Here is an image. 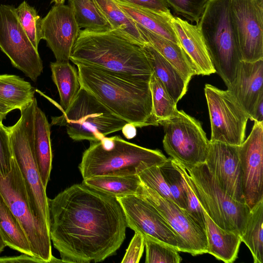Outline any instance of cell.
I'll return each instance as SVG.
<instances>
[{"instance_id": "35", "label": "cell", "mask_w": 263, "mask_h": 263, "mask_svg": "<svg viewBox=\"0 0 263 263\" xmlns=\"http://www.w3.org/2000/svg\"><path fill=\"white\" fill-rule=\"evenodd\" d=\"M159 167L174 202L180 208L186 210V200L183 178L173 159L167 158Z\"/></svg>"}, {"instance_id": "2", "label": "cell", "mask_w": 263, "mask_h": 263, "mask_svg": "<svg viewBox=\"0 0 263 263\" xmlns=\"http://www.w3.org/2000/svg\"><path fill=\"white\" fill-rule=\"evenodd\" d=\"M81 86L116 116L136 127L158 126L149 82L126 79L96 66L74 63Z\"/></svg>"}, {"instance_id": "39", "label": "cell", "mask_w": 263, "mask_h": 263, "mask_svg": "<svg viewBox=\"0 0 263 263\" xmlns=\"http://www.w3.org/2000/svg\"><path fill=\"white\" fill-rule=\"evenodd\" d=\"M174 13L191 22L197 23L201 18L208 0H165Z\"/></svg>"}, {"instance_id": "27", "label": "cell", "mask_w": 263, "mask_h": 263, "mask_svg": "<svg viewBox=\"0 0 263 263\" xmlns=\"http://www.w3.org/2000/svg\"><path fill=\"white\" fill-rule=\"evenodd\" d=\"M53 82L60 99L61 111H65L72 102L81 87L78 69L69 62L50 63Z\"/></svg>"}, {"instance_id": "4", "label": "cell", "mask_w": 263, "mask_h": 263, "mask_svg": "<svg viewBox=\"0 0 263 263\" xmlns=\"http://www.w3.org/2000/svg\"><path fill=\"white\" fill-rule=\"evenodd\" d=\"M167 158L159 149L128 142L120 136L104 137L90 142L79 168L83 179L107 175L137 174L142 165L160 166Z\"/></svg>"}, {"instance_id": "18", "label": "cell", "mask_w": 263, "mask_h": 263, "mask_svg": "<svg viewBox=\"0 0 263 263\" xmlns=\"http://www.w3.org/2000/svg\"><path fill=\"white\" fill-rule=\"evenodd\" d=\"M205 163L210 174L226 193L236 201L245 203L238 146L209 140Z\"/></svg>"}, {"instance_id": "47", "label": "cell", "mask_w": 263, "mask_h": 263, "mask_svg": "<svg viewBox=\"0 0 263 263\" xmlns=\"http://www.w3.org/2000/svg\"><path fill=\"white\" fill-rule=\"evenodd\" d=\"M6 245L3 239L1 233L0 232V253L2 252L4 248L6 247Z\"/></svg>"}, {"instance_id": "3", "label": "cell", "mask_w": 263, "mask_h": 263, "mask_svg": "<svg viewBox=\"0 0 263 263\" xmlns=\"http://www.w3.org/2000/svg\"><path fill=\"white\" fill-rule=\"evenodd\" d=\"M70 60L96 66L136 81L149 82L153 72L143 49L112 29L81 30Z\"/></svg>"}, {"instance_id": "15", "label": "cell", "mask_w": 263, "mask_h": 263, "mask_svg": "<svg viewBox=\"0 0 263 263\" xmlns=\"http://www.w3.org/2000/svg\"><path fill=\"white\" fill-rule=\"evenodd\" d=\"M137 195L155 207L180 237L185 247L186 253L193 256L208 253L205 231L186 210L180 208L173 201L162 197L142 182Z\"/></svg>"}, {"instance_id": "20", "label": "cell", "mask_w": 263, "mask_h": 263, "mask_svg": "<svg viewBox=\"0 0 263 263\" xmlns=\"http://www.w3.org/2000/svg\"><path fill=\"white\" fill-rule=\"evenodd\" d=\"M171 24L180 45L195 67L197 75L216 72L209 51L197 25L173 16Z\"/></svg>"}, {"instance_id": "46", "label": "cell", "mask_w": 263, "mask_h": 263, "mask_svg": "<svg viewBox=\"0 0 263 263\" xmlns=\"http://www.w3.org/2000/svg\"><path fill=\"white\" fill-rule=\"evenodd\" d=\"M13 110L12 108L0 102V121H3L7 114Z\"/></svg>"}, {"instance_id": "40", "label": "cell", "mask_w": 263, "mask_h": 263, "mask_svg": "<svg viewBox=\"0 0 263 263\" xmlns=\"http://www.w3.org/2000/svg\"><path fill=\"white\" fill-rule=\"evenodd\" d=\"M12 159L9 129L0 121V174L2 176L10 172Z\"/></svg>"}, {"instance_id": "24", "label": "cell", "mask_w": 263, "mask_h": 263, "mask_svg": "<svg viewBox=\"0 0 263 263\" xmlns=\"http://www.w3.org/2000/svg\"><path fill=\"white\" fill-rule=\"evenodd\" d=\"M143 49L153 73L177 103L185 95L189 83L175 67L150 44L143 46Z\"/></svg>"}, {"instance_id": "42", "label": "cell", "mask_w": 263, "mask_h": 263, "mask_svg": "<svg viewBox=\"0 0 263 263\" xmlns=\"http://www.w3.org/2000/svg\"><path fill=\"white\" fill-rule=\"evenodd\" d=\"M121 1L156 12L171 13L165 0H120Z\"/></svg>"}, {"instance_id": "31", "label": "cell", "mask_w": 263, "mask_h": 263, "mask_svg": "<svg viewBox=\"0 0 263 263\" xmlns=\"http://www.w3.org/2000/svg\"><path fill=\"white\" fill-rule=\"evenodd\" d=\"M263 199L251 208L246 220L241 242L250 250L254 263L263 259Z\"/></svg>"}, {"instance_id": "14", "label": "cell", "mask_w": 263, "mask_h": 263, "mask_svg": "<svg viewBox=\"0 0 263 263\" xmlns=\"http://www.w3.org/2000/svg\"><path fill=\"white\" fill-rule=\"evenodd\" d=\"M230 9L241 61L263 59V0H231Z\"/></svg>"}, {"instance_id": "12", "label": "cell", "mask_w": 263, "mask_h": 263, "mask_svg": "<svg viewBox=\"0 0 263 263\" xmlns=\"http://www.w3.org/2000/svg\"><path fill=\"white\" fill-rule=\"evenodd\" d=\"M0 48L15 68L33 81L37 80L43 72L42 61L11 5H0Z\"/></svg>"}, {"instance_id": "48", "label": "cell", "mask_w": 263, "mask_h": 263, "mask_svg": "<svg viewBox=\"0 0 263 263\" xmlns=\"http://www.w3.org/2000/svg\"><path fill=\"white\" fill-rule=\"evenodd\" d=\"M55 5L64 4L65 0H53Z\"/></svg>"}, {"instance_id": "26", "label": "cell", "mask_w": 263, "mask_h": 263, "mask_svg": "<svg viewBox=\"0 0 263 263\" xmlns=\"http://www.w3.org/2000/svg\"><path fill=\"white\" fill-rule=\"evenodd\" d=\"M86 186L114 198L137 195L141 181L137 174L107 175L83 180Z\"/></svg>"}, {"instance_id": "41", "label": "cell", "mask_w": 263, "mask_h": 263, "mask_svg": "<svg viewBox=\"0 0 263 263\" xmlns=\"http://www.w3.org/2000/svg\"><path fill=\"white\" fill-rule=\"evenodd\" d=\"M144 247L145 243L143 236L140 234L135 232L121 262H139L142 256Z\"/></svg>"}, {"instance_id": "44", "label": "cell", "mask_w": 263, "mask_h": 263, "mask_svg": "<svg viewBox=\"0 0 263 263\" xmlns=\"http://www.w3.org/2000/svg\"><path fill=\"white\" fill-rule=\"evenodd\" d=\"M251 120L263 122V95L260 97L255 105Z\"/></svg>"}, {"instance_id": "17", "label": "cell", "mask_w": 263, "mask_h": 263, "mask_svg": "<svg viewBox=\"0 0 263 263\" xmlns=\"http://www.w3.org/2000/svg\"><path fill=\"white\" fill-rule=\"evenodd\" d=\"M80 30L71 7L64 4H55L42 19V39L58 62H69Z\"/></svg>"}, {"instance_id": "25", "label": "cell", "mask_w": 263, "mask_h": 263, "mask_svg": "<svg viewBox=\"0 0 263 263\" xmlns=\"http://www.w3.org/2000/svg\"><path fill=\"white\" fill-rule=\"evenodd\" d=\"M136 24L148 43L173 65L189 83L191 78L197 75V72L181 46Z\"/></svg>"}, {"instance_id": "9", "label": "cell", "mask_w": 263, "mask_h": 263, "mask_svg": "<svg viewBox=\"0 0 263 263\" xmlns=\"http://www.w3.org/2000/svg\"><path fill=\"white\" fill-rule=\"evenodd\" d=\"M0 194L24 231L33 256L45 263L51 262L49 227L32 213L25 183L13 158L9 173L5 176L0 174Z\"/></svg>"}, {"instance_id": "8", "label": "cell", "mask_w": 263, "mask_h": 263, "mask_svg": "<svg viewBox=\"0 0 263 263\" xmlns=\"http://www.w3.org/2000/svg\"><path fill=\"white\" fill-rule=\"evenodd\" d=\"M182 166L190 175L192 186L202 208L211 219L221 228L240 237L251 209L245 203L237 201L226 193L205 163Z\"/></svg>"}, {"instance_id": "16", "label": "cell", "mask_w": 263, "mask_h": 263, "mask_svg": "<svg viewBox=\"0 0 263 263\" xmlns=\"http://www.w3.org/2000/svg\"><path fill=\"white\" fill-rule=\"evenodd\" d=\"M238 155L245 202L251 209L263 199V122L254 121Z\"/></svg>"}, {"instance_id": "11", "label": "cell", "mask_w": 263, "mask_h": 263, "mask_svg": "<svg viewBox=\"0 0 263 263\" xmlns=\"http://www.w3.org/2000/svg\"><path fill=\"white\" fill-rule=\"evenodd\" d=\"M204 93L211 127L210 141L239 146L245 140L249 116L229 90L206 84Z\"/></svg>"}, {"instance_id": "23", "label": "cell", "mask_w": 263, "mask_h": 263, "mask_svg": "<svg viewBox=\"0 0 263 263\" xmlns=\"http://www.w3.org/2000/svg\"><path fill=\"white\" fill-rule=\"evenodd\" d=\"M115 1L121 9L136 24L159 36L180 45L171 24V18L173 16L171 13L156 12L120 0Z\"/></svg>"}, {"instance_id": "6", "label": "cell", "mask_w": 263, "mask_h": 263, "mask_svg": "<svg viewBox=\"0 0 263 263\" xmlns=\"http://www.w3.org/2000/svg\"><path fill=\"white\" fill-rule=\"evenodd\" d=\"M37 101L22 108L17 122L8 127L13 158L22 176L33 215L49 227L46 188L43 185L33 149V122Z\"/></svg>"}, {"instance_id": "19", "label": "cell", "mask_w": 263, "mask_h": 263, "mask_svg": "<svg viewBox=\"0 0 263 263\" xmlns=\"http://www.w3.org/2000/svg\"><path fill=\"white\" fill-rule=\"evenodd\" d=\"M263 59L254 62L241 61L230 88L237 102L251 120L254 108L263 95Z\"/></svg>"}, {"instance_id": "10", "label": "cell", "mask_w": 263, "mask_h": 263, "mask_svg": "<svg viewBox=\"0 0 263 263\" xmlns=\"http://www.w3.org/2000/svg\"><path fill=\"white\" fill-rule=\"evenodd\" d=\"M166 153L183 166L205 163L209 140L200 123L183 110L161 121Z\"/></svg>"}, {"instance_id": "7", "label": "cell", "mask_w": 263, "mask_h": 263, "mask_svg": "<svg viewBox=\"0 0 263 263\" xmlns=\"http://www.w3.org/2000/svg\"><path fill=\"white\" fill-rule=\"evenodd\" d=\"M62 112L61 116L52 118V124L65 126L74 141H98L121 130L127 123L82 86L69 106Z\"/></svg>"}, {"instance_id": "36", "label": "cell", "mask_w": 263, "mask_h": 263, "mask_svg": "<svg viewBox=\"0 0 263 263\" xmlns=\"http://www.w3.org/2000/svg\"><path fill=\"white\" fill-rule=\"evenodd\" d=\"M144 238L145 263H180L182 261L175 249L148 237Z\"/></svg>"}, {"instance_id": "21", "label": "cell", "mask_w": 263, "mask_h": 263, "mask_svg": "<svg viewBox=\"0 0 263 263\" xmlns=\"http://www.w3.org/2000/svg\"><path fill=\"white\" fill-rule=\"evenodd\" d=\"M33 149L43 184L46 188L52 161L50 125L45 113L38 106L34 117Z\"/></svg>"}, {"instance_id": "45", "label": "cell", "mask_w": 263, "mask_h": 263, "mask_svg": "<svg viewBox=\"0 0 263 263\" xmlns=\"http://www.w3.org/2000/svg\"><path fill=\"white\" fill-rule=\"evenodd\" d=\"M121 130L124 137L128 139H132L136 135V127L130 123H126Z\"/></svg>"}, {"instance_id": "29", "label": "cell", "mask_w": 263, "mask_h": 263, "mask_svg": "<svg viewBox=\"0 0 263 263\" xmlns=\"http://www.w3.org/2000/svg\"><path fill=\"white\" fill-rule=\"evenodd\" d=\"M94 1L113 29L142 46L148 44L136 23L121 9L115 0Z\"/></svg>"}, {"instance_id": "30", "label": "cell", "mask_w": 263, "mask_h": 263, "mask_svg": "<svg viewBox=\"0 0 263 263\" xmlns=\"http://www.w3.org/2000/svg\"><path fill=\"white\" fill-rule=\"evenodd\" d=\"M0 232L6 246L23 254L33 256L24 231L1 194Z\"/></svg>"}, {"instance_id": "22", "label": "cell", "mask_w": 263, "mask_h": 263, "mask_svg": "<svg viewBox=\"0 0 263 263\" xmlns=\"http://www.w3.org/2000/svg\"><path fill=\"white\" fill-rule=\"evenodd\" d=\"M208 241V253L226 263L237 258L241 240L239 235L217 225L202 208Z\"/></svg>"}, {"instance_id": "38", "label": "cell", "mask_w": 263, "mask_h": 263, "mask_svg": "<svg viewBox=\"0 0 263 263\" xmlns=\"http://www.w3.org/2000/svg\"><path fill=\"white\" fill-rule=\"evenodd\" d=\"M173 160L183 178L186 200V211L195 221L205 230L202 207L192 186L190 175L184 167L177 161Z\"/></svg>"}, {"instance_id": "28", "label": "cell", "mask_w": 263, "mask_h": 263, "mask_svg": "<svg viewBox=\"0 0 263 263\" xmlns=\"http://www.w3.org/2000/svg\"><path fill=\"white\" fill-rule=\"evenodd\" d=\"M35 89L18 76L0 74V102L21 110L34 98Z\"/></svg>"}, {"instance_id": "32", "label": "cell", "mask_w": 263, "mask_h": 263, "mask_svg": "<svg viewBox=\"0 0 263 263\" xmlns=\"http://www.w3.org/2000/svg\"><path fill=\"white\" fill-rule=\"evenodd\" d=\"M69 3L80 29L94 31L113 29L94 0H69Z\"/></svg>"}, {"instance_id": "13", "label": "cell", "mask_w": 263, "mask_h": 263, "mask_svg": "<svg viewBox=\"0 0 263 263\" xmlns=\"http://www.w3.org/2000/svg\"><path fill=\"white\" fill-rule=\"evenodd\" d=\"M125 214L127 226L142 235L186 253L176 232L149 202L139 195L117 198Z\"/></svg>"}, {"instance_id": "5", "label": "cell", "mask_w": 263, "mask_h": 263, "mask_svg": "<svg viewBox=\"0 0 263 263\" xmlns=\"http://www.w3.org/2000/svg\"><path fill=\"white\" fill-rule=\"evenodd\" d=\"M230 4L231 0H208L197 23L216 72L228 89L234 82L241 61Z\"/></svg>"}, {"instance_id": "43", "label": "cell", "mask_w": 263, "mask_h": 263, "mask_svg": "<svg viewBox=\"0 0 263 263\" xmlns=\"http://www.w3.org/2000/svg\"><path fill=\"white\" fill-rule=\"evenodd\" d=\"M22 263V262H37L45 263L41 259L33 256L23 254L20 256L11 257H0V263Z\"/></svg>"}, {"instance_id": "1", "label": "cell", "mask_w": 263, "mask_h": 263, "mask_svg": "<svg viewBox=\"0 0 263 263\" xmlns=\"http://www.w3.org/2000/svg\"><path fill=\"white\" fill-rule=\"evenodd\" d=\"M51 241L64 262H101L126 237L123 210L117 198L82 183L48 198Z\"/></svg>"}, {"instance_id": "34", "label": "cell", "mask_w": 263, "mask_h": 263, "mask_svg": "<svg viewBox=\"0 0 263 263\" xmlns=\"http://www.w3.org/2000/svg\"><path fill=\"white\" fill-rule=\"evenodd\" d=\"M15 11L23 29L34 48L38 50L39 42L42 39V18L37 14L36 10L25 1L15 8Z\"/></svg>"}, {"instance_id": "33", "label": "cell", "mask_w": 263, "mask_h": 263, "mask_svg": "<svg viewBox=\"0 0 263 263\" xmlns=\"http://www.w3.org/2000/svg\"><path fill=\"white\" fill-rule=\"evenodd\" d=\"M153 115L159 123L172 116L178 110L174 101L162 83L153 72L149 81Z\"/></svg>"}, {"instance_id": "37", "label": "cell", "mask_w": 263, "mask_h": 263, "mask_svg": "<svg viewBox=\"0 0 263 263\" xmlns=\"http://www.w3.org/2000/svg\"><path fill=\"white\" fill-rule=\"evenodd\" d=\"M137 174L143 183L155 190L162 197L174 202L159 166H141L138 168Z\"/></svg>"}]
</instances>
